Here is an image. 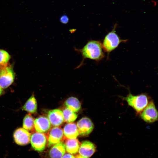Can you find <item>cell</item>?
Instances as JSON below:
<instances>
[{
	"instance_id": "obj_18",
	"label": "cell",
	"mask_w": 158,
	"mask_h": 158,
	"mask_svg": "<svg viewBox=\"0 0 158 158\" xmlns=\"http://www.w3.org/2000/svg\"><path fill=\"white\" fill-rule=\"evenodd\" d=\"M34 120L30 114H27L24 118L23 127L28 131H33L34 128Z\"/></svg>"
},
{
	"instance_id": "obj_3",
	"label": "cell",
	"mask_w": 158,
	"mask_h": 158,
	"mask_svg": "<svg viewBox=\"0 0 158 158\" xmlns=\"http://www.w3.org/2000/svg\"><path fill=\"white\" fill-rule=\"evenodd\" d=\"M122 98L138 113L142 112L148 104V97L144 94L133 95L130 93L126 97H122Z\"/></svg>"
},
{
	"instance_id": "obj_20",
	"label": "cell",
	"mask_w": 158,
	"mask_h": 158,
	"mask_svg": "<svg viewBox=\"0 0 158 158\" xmlns=\"http://www.w3.org/2000/svg\"><path fill=\"white\" fill-rule=\"evenodd\" d=\"M10 56L6 51L0 49V69L7 66Z\"/></svg>"
},
{
	"instance_id": "obj_15",
	"label": "cell",
	"mask_w": 158,
	"mask_h": 158,
	"mask_svg": "<svg viewBox=\"0 0 158 158\" xmlns=\"http://www.w3.org/2000/svg\"><path fill=\"white\" fill-rule=\"evenodd\" d=\"M80 143L76 139H67L65 143L66 150L71 154H75L78 151Z\"/></svg>"
},
{
	"instance_id": "obj_17",
	"label": "cell",
	"mask_w": 158,
	"mask_h": 158,
	"mask_svg": "<svg viewBox=\"0 0 158 158\" xmlns=\"http://www.w3.org/2000/svg\"><path fill=\"white\" fill-rule=\"evenodd\" d=\"M23 109L31 113L36 112L37 109V103L33 96H32L28 99L23 107Z\"/></svg>"
},
{
	"instance_id": "obj_10",
	"label": "cell",
	"mask_w": 158,
	"mask_h": 158,
	"mask_svg": "<svg viewBox=\"0 0 158 158\" xmlns=\"http://www.w3.org/2000/svg\"><path fill=\"white\" fill-rule=\"evenodd\" d=\"M34 128L37 132L46 133L51 129V123L48 118L44 116H40L34 121Z\"/></svg>"
},
{
	"instance_id": "obj_11",
	"label": "cell",
	"mask_w": 158,
	"mask_h": 158,
	"mask_svg": "<svg viewBox=\"0 0 158 158\" xmlns=\"http://www.w3.org/2000/svg\"><path fill=\"white\" fill-rule=\"evenodd\" d=\"M48 117L51 124L55 127L61 125L64 121L63 112L59 109H54L49 111Z\"/></svg>"
},
{
	"instance_id": "obj_16",
	"label": "cell",
	"mask_w": 158,
	"mask_h": 158,
	"mask_svg": "<svg viewBox=\"0 0 158 158\" xmlns=\"http://www.w3.org/2000/svg\"><path fill=\"white\" fill-rule=\"evenodd\" d=\"M64 104L67 108L74 112L78 111L81 108L79 101L74 97L68 98L65 102Z\"/></svg>"
},
{
	"instance_id": "obj_24",
	"label": "cell",
	"mask_w": 158,
	"mask_h": 158,
	"mask_svg": "<svg viewBox=\"0 0 158 158\" xmlns=\"http://www.w3.org/2000/svg\"><path fill=\"white\" fill-rule=\"evenodd\" d=\"M3 92L2 88L0 86V96L1 95Z\"/></svg>"
},
{
	"instance_id": "obj_5",
	"label": "cell",
	"mask_w": 158,
	"mask_h": 158,
	"mask_svg": "<svg viewBox=\"0 0 158 158\" xmlns=\"http://www.w3.org/2000/svg\"><path fill=\"white\" fill-rule=\"evenodd\" d=\"M14 74L12 68L10 66L4 67L0 69V86L6 88L13 82Z\"/></svg>"
},
{
	"instance_id": "obj_6",
	"label": "cell",
	"mask_w": 158,
	"mask_h": 158,
	"mask_svg": "<svg viewBox=\"0 0 158 158\" xmlns=\"http://www.w3.org/2000/svg\"><path fill=\"white\" fill-rule=\"evenodd\" d=\"M141 113V118L147 123H152L157 120L158 112L153 101L148 103Z\"/></svg>"
},
{
	"instance_id": "obj_9",
	"label": "cell",
	"mask_w": 158,
	"mask_h": 158,
	"mask_svg": "<svg viewBox=\"0 0 158 158\" xmlns=\"http://www.w3.org/2000/svg\"><path fill=\"white\" fill-rule=\"evenodd\" d=\"M64 139V135L62 129L58 126L54 127L50 130L48 138V145L50 147L62 142Z\"/></svg>"
},
{
	"instance_id": "obj_7",
	"label": "cell",
	"mask_w": 158,
	"mask_h": 158,
	"mask_svg": "<svg viewBox=\"0 0 158 158\" xmlns=\"http://www.w3.org/2000/svg\"><path fill=\"white\" fill-rule=\"evenodd\" d=\"M79 134L81 136L89 135L93 130L94 125L91 120L86 117L79 120L77 123Z\"/></svg>"
},
{
	"instance_id": "obj_21",
	"label": "cell",
	"mask_w": 158,
	"mask_h": 158,
	"mask_svg": "<svg viewBox=\"0 0 158 158\" xmlns=\"http://www.w3.org/2000/svg\"><path fill=\"white\" fill-rule=\"evenodd\" d=\"M60 21L62 23L66 24L68 22V18L66 16L64 15L61 17Z\"/></svg>"
},
{
	"instance_id": "obj_22",
	"label": "cell",
	"mask_w": 158,
	"mask_h": 158,
	"mask_svg": "<svg viewBox=\"0 0 158 158\" xmlns=\"http://www.w3.org/2000/svg\"><path fill=\"white\" fill-rule=\"evenodd\" d=\"M61 158H75V157L73 155L67 153L64 154Z\"/></svg>"
},
{
	"instance_id": "obj_23",
	"label": "cell",
	"mask_w": 158,
	"mask_h": 158,
	"mask_svg": "<svg viewBox=\"0 0 158 158\" xmlns=\"http://www.w3.org/2000/svg\"><path fill=\"white\" fill-rule=\"evenodd\" d=\"M75 158H89V157L83 156L79 154L76 155Z\"/></svg>"
},
{
	"instance_id": "obj_4",
	"label": "cell",
	"mask_w": 158,
	"mask_h": 158,
	"mask_svg": "<svg viewBox=\"0 0 158 158\" xmlns=\"http://www.w3.org/2000/svg\"><path fill=\"white\" fill-rule=\"evenodd\" d=\"M45 135L38 132L33 133L31 135L30 142L32 148L35 150L42 152L45 149L47 142Z\"/></svg>"
},
{
	"instance_id": "obj_1",
	"label": "cell",
	"mask_w": 158,
	"mask_h": 158,
	"mask_svg": "<svg viewBox=\"0 0 158 158\" xmlns=\"http://www.w3.org/2000/svg\"><path fill=\"white\" fill-rule=\"evenodd\" d=\"M76 50L81 54L83 59L82 62L77 68L81 66L85 59H89L99 61L105 56L102 43L98 40H90L82 48Z\"/></svg>"
},
{
	"instance_id": "obj_19",
	"label": "cell",
	"mask_w": 158,
	"mask_h": 158,
	"mask_svg": "<svg viewBox=\"0 0 158 158\" xmlns=\"http://www.w3.org/2000/svg\"><path fill=\"white\" fill-rule=\"evenodd\" d=\"M64 121L70 123L74 121L77 117V115L67 108L65 109L63 111Z\"/></svg>"
},
{
	"instance_id": "obj_8",
	"label": "cell",
	"mask_w": 158,
	"mask_h": 158,
	"mask_svg": "<svg viewBox=\"0 0 158 158\" xmlns=\"http://www.w3.org/2000/svg\"><path fill=\"white\" fill-rule=\"evenodd\" d=\"M31 134L23 128L16 129L13 134V138L15 142L20 145H26L30 142Z\"/></svg>"
},
{
	"instance_id": "obj_13",
	"label": "cell",
	"mask_w": 158,
	"mask_h": 158,
	"mask_svg": "<svg viewBox=\"0 0 158 158\" xmlns=\"http://www.w3.org/2000/svg\"><path fill=\"white\" fill-rule=\"evenodd\" d=\"M63 132L64 135L68 139H76L79 135L77 125L74 123L66 124L63 128Z\"/></svg>"
},
{
	"instance_id": "obj_2",
	"label": "cell",
	"mask_w": 158,
	"mask_h": 158,
	"mask_svg": "<svg viewBox=\"0 0 158 158\" xmlns=\"http://www.w3.org/2000/svg\"><path fill=\"white\" fill-rule=\"evenodd\" d=\"M116 24L111 31L105 37L102 43L103 50L107 53L108 57L110 53L115 49L121 42H125L127 40L121 39L116 32Z\"/></svg>"
},
{
	"instance_id": "obj_12",
	"label": "cell",
	"mask_w": 158,
	"mask_h": 158,
	"mask_svg": "<svg viewBox=\"0 0 158 158\" xmlns=\"http://www.w3.org/2000/svg\"><path fill=\"white\" fill-rule=\"evenodd\" d=\"M95 150L96 147L93 143L89 141H85L82 143L78 150L80 154L89 157L93 154Z\"/></svg>"
},
{
	"instance_id": "obj_14",
	"label": "cell",
	"mask_w": 158,
	"mask_h": 158,
	"mask_svg": "<svg viewBox=\"0 0 158 158\" xmlns=\"http://www.w3.org/2000/svg\"><path fill=\"white\" fill-rule=\"evenodd\" d=\"M65 152V144L61 142L54 145L51 148L49 155L51 158H61Z\"/></svg>"
}]
</instances>
